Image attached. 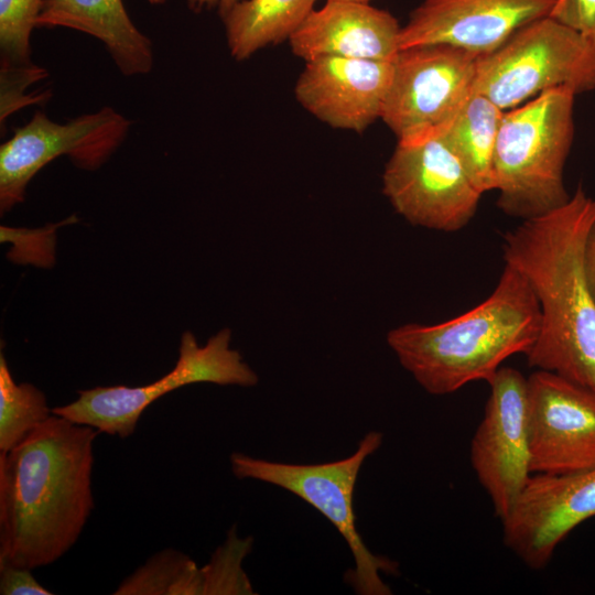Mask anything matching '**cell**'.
<instances>
[{
	"mask_svg": "<svg viewBox=\"0 0 595 595\" xmlns=\"http://www.w3.org/2000/svg\"><path fill=\"white\" fill-rule=\"evenodd\" d=\"M99 432L52 414L0 453V563L50 565L77 542L94 510Z\"/></svg>",
	"mask_w": 595,
	"mask_h": 595,
	"instance_id": "cell-1",
	"label": "cell"
},
{
	"mask_svg": "<svg viewBox=\"0 0 595 595\" xmlns=\"http://www.w3.org/2000/svg\"><path fill=\"white\" fill-rule=\"evenodd\" d=\"M595 224V198L580 184L562 206L522 220L504 237V259L528 282L541 325L526 354L538 370L595 390V301L584 251Z\"/></svg>",
	"mask_w": 595,
	"mask_h": 595,
	"instance_id": "cell-2",
	"label": "cell"
},
{
	"mask_svg": "<svg viewBox=\"0 0 595 595\" xmlns=\"http://www.w3.org/2000/svg\"><path fill=\"white\" fill-rule=\"evenodd\" d=\"M541 325L537 298L511 266L493 293L469 311L442 323L404 324L387 335L401 366L429 393L448 394L485 380L516 354H527Z\"/></svg>",
	"mask_w": 595,
	"mask_h": 595,
	"instance_id": "cell-3",
	"label": "cell"
},
{
	"mask_svg": "<svg viewBox=\"0 0 595 595\" xmlns=\"http://www.w3.org/2000/svg\"><path fill=\"white\" fill-rule=\"evenodd\" d=\"M575 95L559 86L504 112L494 176L497 205L507 215L524 220L569 201L564 165L574 137Z\"/></svg>",
	"mask_w": 595,
	"mask_h": 595,
	"instance_id": "cell-4",
	"label": "cell"
},
{
	"mask_svg": "<svg viewBox=\"0 0 595 595\" xmlns=\"http://www.w3.org/2000/svg\"><path fill=\"white\" fill-rule=\"evenodd\" d=\"M559 86L576 94L594 89L595 51L578 32L551 17L526 24L477 57L473 93L504 111Z\"/></svg>",
	"mask_w": 595,
	"mask_h": 595,
	"instance_id": "cell-5",
	"label": "cell"
},
{
	"mask_svg": "<svg viewBox=\"0 0 595 595\" xmlns=\"http://www.w3.org/2000/svg\"><path fill=\"white\" fill-rule=\"evenodd\" d=\"M382 443V434L368 432L348 457L320 464H290L256 458L244 453L230 455L231 472L239 479H257L279 486L314 507L343 536L355 567L346 582L360 595H390L380 571L397 574L399 565L389 558L369 551L356 527L353 497L364 461Z\"/></svg>",
	"mask_w": 595,
	"mask_h": 595,
	"instance_id": "cell-6",
	"label": "cell"
},
{
	"mask_svg": "<svg viewBox=\"0 0 595 595\" xmlns=\"http://www.w3.org/2000/svg\"><path fill=\"white\" fill-rule=\"evenodd\" d=\"M228 328L198 346L192 332L181 337L178 358L173 369L158 380L139 387L110 386L79 390L78 398L52 409V413L99 433L127 439L137 429L143 411L165 393L197 382L253 387L258 375L229 347Z\"/></svg>",
	"mask_w": 595,
	"mask_h": 595,
	"instance_id": "cell-7",
	"label": "cell"
},
{
	"mask_svg": "<svg viewBox=\"0 0 595 595\" xmlns=\"http://www.w3.org/2000/svg\"><path fill=\"white\" fill-rule=\"evenodd\" d=\"M131 125L109 106L64 123L53 121L43 111L34 112L0 147L1 214L24 201L30 181L56 158L67 156L86 171L101 167L125 142Z\"/></svg>",
	"mask_w": 595,
	"mask_h": 595,
	"instance_id": "cell-8",
	"label": "cell"
},
{
	"mask_svg": "<svg viewBox=\"0 0 595 595\" xmlns=\"http://www.w3.org/2000/svg\"><path fill=\"white\" fill-rule=\"evenodd\" d=\"M382 185L394 210L410 224L442 231L465 227L483 195L436 133L398 141Z\"/></svg>",
	"mask_w": 595,
	"mask_h": 595,
	"instance_id": "cell-9",
	"label": "cell"
},
{
	"mask_svg": "<svg viewBox=\"0 0 595 595\" xmlns=\"http://www.w3.org/2000/svg\"><path fill=\"white\" fill-rule=\"evenodd\" d=\"M479 55L451 45L399 50L381 120L398 141L442 129L473 94Z\"/></svg>",
	"mask_w": 595,
	"mask_h": 595,
	"instance_id": "cell-10",
	"label": "cell"
},
{
	"mask_svg": "<svg viewBox=\"0 0 595 595\" xmlns=\"http://www.w3.org/2000/svg\"><path fill=\"white\" fill-rule=\"evenodd\" d=\"M470 442V463L495 515L504 520L531 476L528 383L517 369L500 367Z\"/></svg>",
	"mask_w": 595,
	"mask_h": 595,
	"instance_id": "cell-11",
	"label": "cell"
},
{
	"mask_svg": "<svg viewBox=\"0 0 595 595\" xmlns=\"http://www.w3.org/2000/svg\"><path fill=\"white\" fill-rule=\"evenodd\" d=\"M527 383L531 473L595 467V390L538 369Z\"/></svg>",
	"mask_w": 595,
	"mask_h": 595,
	"instance_id": "cell-12",
	"label": "cell"
},
{
	"mask_svg": "<svg viewBox=\"0 0 595 595\" xmlns=\"http://www.w3.org/2000/svg\"><path fill=\"white\" fill-rule=\"evenodd\" d=\"M595 516V467L567 474H531L501 520L505 545L528 567L541 570L580 523Z\"/></svg>",
	"mask_w": 595,
	"mask_h": 595,
	"instance_id": "cell-13",
	"label": "cell"
},
{
	"mask_svg": "<svg viewBox=\"0 0 595 595\" xmlns=\"http://www.w3.org/2000/svg\"><path fill=\"white\" fill-rule=\"evenodd\" d=\"M556 0H424L401 26L400 50L443 44L487 54L526 24L549 17Z\"/></svg>",
	"mask_w": 595,
	"mask_h": 595,
	"instance_id": "cell-14",
	"label": "cell"
},
{
	"mask_svg": "<svg viewBox=\"0 0 595 595\" xmlns=\"http://www.w3.org/2000/svg\"><path fill=\"white\" fill-rule=\"evenodd\" d=\"M392 73V62L316 57L305 62L294 94L318 120L360 133L381 118Z\"/></svg>",
	"mask_w": 595,
	"mask_h": 595,
	"instance_id": "cell-15",
	"label": "cell"
},
{
	"mask_svg": "<svg viewBox=\"0 0 595 595\" xmlns=\"http://www.w3.org/2000/svg\"><path fill=\"white\" fill-rule=\"evenodd\" d=\"M401 25L369 3L326 0L290 36L292 53L306 61L339 56L392 62L400 50Z\"/></svg>",
	"mask_w": 595,
	"mask_h": 595,
	"instance_id": "cell-16",
	"label": "cell"
},
{
	"mask_svg": "<svg viewBox=\"0 0 595 595\" xmlns=\"http://www.w3.org/2000/svg\"><path fill=\"white\" fill-rule=\"evenodd\" d=\"M36 28H66L97 39L127 77L147 75L154 66L152 41L133 23L122 0H45Z\"/></svg>",
	"mask_w": 595,
	"mask_h": 595,
	"instance_id": "cell-17",
	"label": "cell"
},
{
	"mask_svg": "<svg viewBox=\"0 0 595 595\" xmlns=\"http://www.w3.org/2000/svg\"><path fill=\"white\" fill-rule=\"evenodd\" d=\"M504 112L487 97L473 93L436 132L483 194L495 191L494 152Z\"/></svg>",
	"mask_w": 595,
	"mask_h": 595,
	"instance_id": "cell-18",
	"label": "cell"
},
{
	"mask_svg": "<svg viewBox=\"0 0 595 595\" xmlns=\"http://www.w3.org/2000/svg\"><path fill=\"white\" fill-rule=\"evenodd\" d=\"M317 0H240L221 20L231 57L245 61L290 36Z\"/></svg>",
	"mask_w": 595,
	"mask_h": 595,
	"instance_id": "cell-19",
	"label": "cell"
},
{
	"mask_svg": "<svg viewBox=\"0 0 595 595\" xmlns=\"http://www.w3.org/2000/svg\"><path fill=\"white\" fill-rule=\"evenodd\" d=\"M115 595H203L204 570L186 554L164 549L127 576Z\"/></svg>",
	"mask_w": 595,
	"mask_h": 595,
	"instance_id": "cell-20",
	"label": "cell"
},
{
	"mask_svg": "<svg viewBox=\"0 0 595 595\" xmlns=\"http://www.w3.org/2000/svg\"><path fill=\"white\" fill-rule=\"evenodd\" d=\"M52 414L44 392L29 382L17 383L1 353L0 453L12 450Z\"/></svg>",
	"mask_w": 595,
	"mask_h": 595,
	"instance_id": "cell-21",
	"label": "cell"
},
{
	"mask_svg": "<svg viewBox=\"0 0 595 595\" xmlns=\"http://www.w3.org/2000/svg\"><path fill=\"white\" fill-rule=\"evenodd\" d=\"M45 0H0V69L32 66L31 35Z\"/></svg>",
	"mask_w": 595,
	"mask_h": 595,
	"instance_id": "cell-22",
	"label": "cell"
},
{
	"mask_svg": "<svg viewBox=\"0 0 595 595\" xmlns=\"http://www.w3.org/2000/svg\"><path fill=\"white\" fill-rule=\"evenodd\" d=\"M251 548V539H239L236 528L228 532L226 542L213 554L203 567L205 594H253L241 562Z\"/></svg>",
	"mask_w": 595,
	"mask_h": 595,
	"instance_id": "cell-23",
	"label": "cell"
},
{
	"mask_svg": "<svg viewBox=\"0 0 595 595\" xmlns=\"http://www.w3.org/2000/svg\"><path fill=\"white\" fill-rule=\"evenodd\" d=\"M48 76L45 68L33 64L25 68L0 69V122L1 130L6 128L9 117L28 105L44 104L50 99L51 91L26 94L33 83Z\"/></svg>",
	"mask_w": 595,
	"mask_h": 595,
	"instance_id": "cell-24",
	"label": "cell"
},
{
	"mask_svg": "<svg viewBox=\"0 0 595 595\" xmlns=\"http://www.w3.org/2000/svg\"><path fill=\"white\" fill-rule=\"evenodd\" d=\"M549 17L578 32L595 51V0H556Z\"/></svg>",
	"mask_w": 595,
	"mask_h": 595,
	"instance_id": "cell-25",
	"label": "cell"
},
{
	"mask_svg": "<svg viewBox=\"0 0 595 595\" xmlns=\"http://www.w3.org/2000/svg\"><path fill=\"white\" fill-rule=\"evenodd\" d=\"M29 567L0 563L1 595H51V591L41 585Z\"/></svg>",
	"mask_w": 595,
	"mask_h": 595,
	"instance_id": "cell-26",
	"label": "cell"
},
{
	"mask_svg": "<svg viewBox=\"0 0 595 595\" xmlns=\"http://www.w3.org/2000/svg\"><path fill=\"white\" fill-rule=\"evenodd\" d=\"M584 269L591 294L595 301V224L588 234L585 245Z\"/></svg>",
	"mask_w": 595,
	"mask_h": 595,
	"instance_id": "cell-27",
	"label": "cell"
},
{
	"mask_svg": "<svg viewBox=\"0 0 595 595\" xmlns=\"http://www.w3.org/2000/svg\"><path fill=\"white\" fill-rule=\"evenodd\" d=\"M240 0H186L187 7L195 13L204 10H217L220 18L227 14Z\"/></svg>",
	"mask_w": 595,
	"mask_h": 595,
	"instance_id": "cell-28",
	"label": "cell"
},
{
	"mask_svg": "<svg viewBox=\"0 0 595 595\" xmlns=\"http://www.w3.org/2000/svg\"><path fill=\"white\" fill-rule=\"evenodd\" d=\"M151 6H163L169 0H147Z\"/></svg>",
	"mask_w": 595,
	"mask_h": 595,
	"instance_id": "cell-29",
	"label": "cell"
},
{
	"mask_svg": "<svg viewBox=\"0 0 595 595\" xmlns=\"http://www.w3.org/2000/svg\"><path fill=\"white\" fill-rule=\"evenodd\" d=\"M343 1H354V2L369 3L371 0H343Z\"/></svg>",
	"mask_w": 595,
	"mask_h": 595,
	"instance_id": "cell-30",
	"label": "cell"
}]
</instances>
